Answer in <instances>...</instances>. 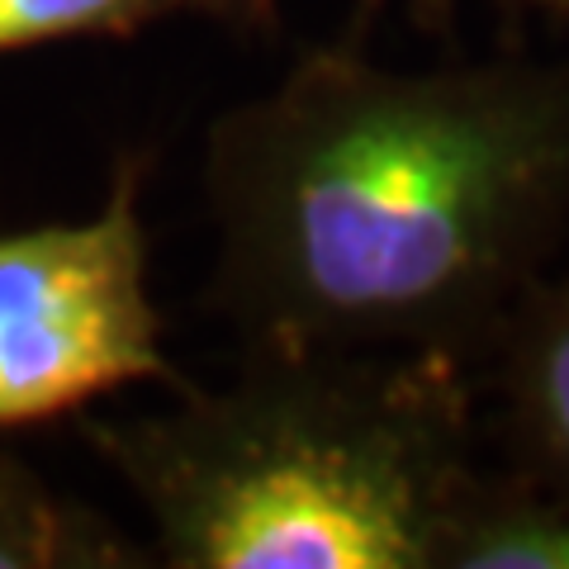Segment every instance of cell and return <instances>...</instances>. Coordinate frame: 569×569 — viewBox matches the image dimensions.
<instances>
[{
	"label": "cell",
	"mask_w": 569,
	"mask_h": 569,
	"mask_svg": "<svg viewBox=\"0 0 569 569\" xmlns=\"http://www.w3.org/2000/svg\"><path fill=\"white\" fill-rule=\"evenodd\" d=\"M129 537L0 451V569H138Z\"/></svg>",
	"instance_id": "obj_6"
},
{
	"label": "cell",
	"mask_w": 569,
	"mask_h": 569,
	"mask_svg": "<svg viewBox=\"0 0 569 569\" xmlns=\"http://www.w3.org/2000/svg\"><path fill=\"white\" fill-rule=\"evenodd\" d=\"M142 176L148 152H123L100 213L0 233V432L129 385H186L148 295Z\"/></svg>",
	"instance_id": "obj_3"
},
{
	"label": "cell",
	"mask_w": 569,
	"mask_h": 569,
	"mask_svg": "<svg viewBox=\"0 0 569 569\" xmlns=\"http://www.w3.org/2000/svg\"><path fill=\"white\" fill-rule=\"evenodd\" d=\"M86 422L167 569H441L479 376L441 351H242L219 389Z\"/></svg>",
	"instance_id": "obj_2"
},
{
	"label": "cell",
	"mask_w": 569,
	"mask_h": 569,
	"mask_svg": "<svg viewBox=\"0 0 569 569\" xmlns=\"http://www.w3.org/2000/svg\"><path fill=\"white\" fill-rule=\"evenodd\" d=\"M479 389L498 399L508 470L569 493V266L546 271L508 313Z\"/></svg>",
	"instance_id": "obj_4"
},
{
	"label": "cell",
	"mask_w": 569,
	"mask_h": 569,
	"mask_svg": "<svg viewBox=\"0 0 569 569\" xmlns=\"http://www.w3.org/2000/svg\"><path fill=\"white\" fill-rule=\"evenodd\" d=\"M209 309L242 351L485 366L569 238V58L427 71L318 43L209 123Z\"/></svg>",
	"instance_id": "obj_1"
},
{
	"label": "cell",
	"mask_w": 569,
	"mask_h": 569,
	"mask_svg": "<svg viewBox=\"0 0 569 569\" xmlns=\"http://www.w3.org/2000/svg\"><path fill=\"white\" fill-rule=\"evenodd\" d=\"M200 14L238 29H276V0H0V58L67 39H133V33Z\"/></svg>",
	"instance_id": "obj_7"
},
{
	"label": "cell",
	"mask_w": 569,
	"mask_h": 569,
	"mask_svg": "<svg viewBox=\"0 0 569 569\" xmlns=\"http://www.w3.org/2000/svg\"><path fill=\"white\" fill-rule=\"evenodd\" d=\"M441 569H569V493L479 470L447 527Z\"/></svg>",
	"instance_id": "obj_5"
},
{
	"label": "cell",
	"mask_w": 569,
	"mask_h": 569,
	"mask_svg": "<svg viewBox=\"0 0 569 569\" xmlns=\"http://www.w3.org/2000/svg\"><path fill=\"white\" fill-rule=\"evenodd\" d=\"M408 6L422 14V24H447L456 0H408ZM493 6H503V10H546V14H556L560 24H569V0H493Z\"/></svg>",
	"instance_id": "obj_8"
}]
</instances>
